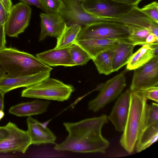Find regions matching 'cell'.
Returning <instances> with one entry per match:
<instances>
[{
  "mask_svg": "<svg viewBox=\"0 0 158 158\" xmlns=\"http://www.w3.org/2000/svg\"><path fill=\"white\" fill-rule=\"evenodd\" d=\"M108 122L107 116L104 114L77 122L64 123L69 135L63 142L55 144L54 149L58 151L105 153L110 143L102 135L101 130Z\"/></svg>",
  "mask_w": 158,
  "mask_h": 158,
  "instance_id": "1",
  "label": "cell"
},
{
  "mask_svg": "<svg viewBox=\"0 0 158 158\" xmlns=\"http://www.w3.org/2000/svg\"><path fill=\"white\" fill-rule=\"evenodd\" d=\"M130 106L120 143L128 153L135 150L137 140L145 128L147 99L140 90L131 91Z\"/></svg>",
  "mask_w": 158,
  "mask_h": 158,
  "instance_id": "2",
  "label": "cell"
},
{
  "mask_svg": "<svg viewBox=\"0 0 158 158\" xmlns=\"http://www.w3.org/2000/svg\"><path fill=\"white\" fill-rule=\"evenodd\" d=\"M0 63L8 78L51 72L52 69L34 55L12 48L6 47L0 51Z\"/></svg>",
  "mask_w": 158,
  "mask_h": 158,
  "instance_id": "3",
  "label": "cell"
},
{
  "mask_svg": "<svg viewBox=\"0 0 158 158\" xmlns=\"http://www.w3.org/2000/svg\"><path fill=\"white\" fill-rule=\"evenodd\" d=\"M75 89L57 79L48 77L21 92L23 97L36 98L64 102L70 97Z\"/></svg>",
  "mask_w": 158,
  "mask_h": 158,
  "instance_id": "4",
  "label": "cell"
},
{
  "mask_svg": "<svg viewBox=\"0 0 158 158\" xmlns=\"http://www.w3.org/2000/svg\"><path fill=\"white\" fill-rule=\"evenodd\" d=\"M130 34L128 28L122 23L100 22L82 28L76 40L94 38L129 40Z\"/></svg>",
  "mask_w": 158,
  "mask_h": 158,
  "instance_id": "5",
  "label": "cell"
},
{
  "mask_svg": "<svg viewBox=\"0 0 158 158\" xmlns=\"http://www.w3.org/2000/svg\"><path fill=\"white\" fill-rule=\"evenodd\" d=\"M62 0L64 5L59 13L63 17L67 25H78L82 28L100 22L121 23L118 19L102 18L89 14L83 8L80 0Z\"/></svg>",
  "mask_w": 158,
  "mask_h": 158,
  "instance_id": "6",
  "label": "cell"
},
{
  "mask_svg": "<svg viewBox=\"0 0 158 158\" xmlns=\"http://www.w3.org/2000/svg\"><path fill=\"white\" fill-rule=\"evenodd\" d=\"M81 5L87 12L99 17L118 19L135 6L113 0H82Z\"/></svg>",
  "mask_w": 158,
  "mask_h": 158,
  "instance_id": "7",
  "label": "cell"
},
{
  "mask_svg": "<svg viewBox=\"0 0 158 158\" xmlns=\"http://www.w3.org/2000/svg\"><path fill=\"white\" fill-rule=\"evenodd\" d=\"M126 85V77L121 73L104 83L100 92L88 103V109L96 112L114 100L121 94Z\"/></svg>",
  "mask_w": 158,
  "mask_h": 158,
  "instance_id": "8",
  "label": "cell"
},
{
  "mask_svg": "<svg viewBox=\"0 0 158 158\" xmlns=\"http://www.w3.org/2000/svg\"><path fill=\"white\" fill-rule=\"evenodd\" d=\"M31 7L22 2L12 6L4 24L6 35L18 37L29 25L31 18Z\"/></svg>",
  "mask_w": 158,
  "mask_h": 158,
  "instance_id": "9",
  "label": "cell"
},
{
  "mask_svg": "<svg viewBox=\"0 0 158 158\" xmlns=\"http://www.w3.org/2000/svg\"><path fill=\"white\" fill-rule=\"evenodd\" d=\"M158 85V56L134 70L131 91L144 89Z\"/></svg>",
  "mask_w": 158,
  "mask_h": 158,
  "instance_id": "10",
  "label": "cell"
},
{
  "mask_svg": "<svg viewBox=\"0 0 158 158\" xmlns=\"http://www.w3.org/2000/svg\"><path fill=\"white\" fill-rule=\"evenodd\" d=\"M31 144L27 131L20 129L14 124L9 136L0 141V153L19 152L24 154Z\"/></svg>",
  "mask_w": 158,
  "mask_h": 158,
  "instance_id": "11",
  "label": "cell"
},
{
  "mask_svg": "<svg viewBox=\"0 0 158 158\" xmlns=\"http://www.w3.org/2000/svg\"><path fill=\"white\" fill-rule=\"evenodd\" d=\"M131 91L127 90L118 98L112 110L107 117L116 130L123 131L127 122L130 103Z\"/></svg>",
  "mask_w": 158,
  "mask_h": 158,
  "instance_id": "12",
  "label": "cell"
},
{
  "mask_svg": "<svg viewBox=\"0 0 158 158\" xmlns=\"http://www.w3.org/2000/svg\"><path fill=\"white\" fill-rule=\"evenodd\" d=\"M41 31L39 41L47 36L58 38L64 29L66 23L59 13H44L40 14Z\"/></svg>",
  "mask_w": 158,
  "mask_h": 158,
  "instance_id": "13",
  "label": "cell"
},
{
  "mask_svg": "<svg viewBox=\"0 0 158 158\" xmlns=\"http://www.w3.org/2000/svg\"><path fill=\"white\" fill-rule=\"evenodd\" d=\"M27 123L31 144H55L56 137L46 126L31 116L27 117Z\"/></svg>",
  "mask_w": 158,
  "mask_h": 158,
  "instance_id": "14",
  "label": "cell"
},
{
  "mask_svg": "<svg viewBox=\"0 0 158 158\" xmlns=\"http://www.w3.org/2000/svg\"><path fill=\"white\" fill-rule=\"evenodd\" d=\"M50 72H45L14 78L3 77L0 80V90L4 94L22 87L27 88L50 77Z\"/></svg>",
  "mask_w": 158,
  "mask_h": 158,
  "instance_id": "15",
  "label": "cell"
},
{
  "mask_svg": "<svg viewBox=\"0 0 158 158\" xmlns=\"http://www.w3.org/2000/svg\"><path fill=\"white\" fill-rule=\"evenodd\" d=\"M36 57L50 66H75L70 55L69 48L53 49L37 54Z\"/></svg>",
  "mask_w": 158,
  "mask_h": 158,
  "instance_id": "16",
  "label": "cell"
},
{
  "mask_svg": "<svg viewBox=\"0 0 158 158\" xmlns=\"http://www.w3.org/2000/svg\"><path fill=\"white\" fill-rule=\"evenodd\" d=\"M118 19L124 25H132L147 29L158 39V23L143 13L137 6Z\"/></svg>",
  "mask_w": 158,
  "mask_h": 158,
  "instance_id": "17",
  "label": "cell"
},
{
  "mask_svg": "<svg viewBox=\"0 0 158 158\" xmlns=\"http://www.w3.org/2000/svg\"><path fill=\"white\" fill-rule=\"evenodd\" d=\"M123 40L94 38L76 40V44L83 48L92 60L99 53L116 46Z\"/></svg>",
  "mask_w": 158,
  "mask_h": 158,
  "instance_id": "18",
  "label": "cell"
},
{
  "mask_svg": "<svg viewBox=\"0 0 158 158\" xmlns=\"http://www.w3.org/2000/svg\"><path fill=\"white\" fill-rule=\"evenodd\" d=\"M50 102L37 99L19 103L11 107L9 113L18 117L30 116L46 111Z\"/></svg>",
  "mask_w": 158,
  "mask_h": 158,
  "instance_id": "19",
  "label": "cell"
},
{
  "mask_svg": "<svg viewBox=\"0 0 158 158\" xmlns=\"http://www.w3.org/2000/svg\"><path fill=\"white\" fill-rule=\"evenodd\" d=\"M158 43L143 45L133 53L127 64V69L134 70L148 62L158 55Z\"/></svg>",
  "mask_w": 158,
  "mask_h": 158,
  "instance_id": "20",
  "label": "cell"
},
{
  "mask_svg": "<svg viewBox=\"0 0 158 158\" xmlns=\"http://www.w3.org/2000/svg\"><path fill=\"white\" fill-rule=\"evenodd\" d=\"M135 45L128 40H123L114 48L113 72L117 71L127 64L132 55Z\"/></svg>",
  "mask_w": 158,
  "mask_h": 158,
  "instance_id": "21",
  "label": "cell"
},
{
  "mask_svg": "<svg viewBox=\"0 0 158 158\" xmlns=\"http://www.w3.org/2000/svg\"><path fill=\"white\" fill-rule=\"evenodd\" d=\"M158 138V123L146 127L136 143V151L140 152L156 142Z\"/></svg>",
  "mask_w": 158,
  "mask_h": 158,
  "instance_id": "22",
  "label": "cell"
},
{
  "mask_svg": "<svg viewBox=\"0 0 158 158\" xmlns=\"http://www.w3.org/2000/svg\"><path fill=\"white\" fill-rule=\"evenodd\" d=\"M115 47L99 53L92 60L99 74L108 75L113 72Z\"/></svg>",
  "mask_w": 158,
  "mask_h": 158,
  "instance_id": "23",
  "label": "cell"
},
{
  "mask_svg": "<svg viewBox=\"0 0 158 158\" xmlns=\"http://www.w3.org/2000/svg\"><path fill=\"white\" fill-rule=\"evenodd\" d=\"M81 28V27L78 25L66 24L62 32L57 38V44L55 48H68L74 44Z\"/></svg>",
  "mask_w": 158,
  "mask_h": 158,
  "instance_id": "24",
  "label": "cell"
},
{
  "mask_svg": "<svg viewBox=\"0 0 158 158\" xmlns=\"http://www.w3.org/2000/svg\"><path fill=\"white\" fill-rule=\"evenodd\" d=\"M129 30L130 34L128 39L135 46L146 44V40L151 33L147 29L131 24L124 25Z\"/></svg>",
  "mask_w": 158,
  "mask_h": 158,
  "instance_id": "25",
  "label": "cell"
},
{
  "mask_svg": "<svg viewBox=\"0 0 158 158\" xmlns=\"http://www.w3.org/2000/svg\"><path fill=\"white\" fill-rule=\"evenodd\" d=\"M69 48L71 58L75 66L84 65L91 59L89 54L78 44H74Z\"/></svg>",
  "mask_w": 158,
  "mask_h": 158,
  "instance_id": "26",
  "label": "cell"
},
{
  "mask_svg": "<svg viewBox=\"0 0 158 158\" xmlns=\"http://www.w3.org/2000/svg\"><path fill=\"white\" fill-rule=\"evenodd\" d=\"M158 123V105L152 102L151 105L147 104L145 126L147 127Z\"/></svg>",
  "mask_w": 158,
  "mask_h": 158,
  "instance_id": "27",
  "label": "cell"
},
{
  "mask_svg": "<svg viewBox=\"0 0 158 158\" xmlns=\"http://www.w3.org/2000/svg\"><path fill=\"white\" fill-rule=\"evenodd\" d=\"M47 13H59L63 7L62 0H40Z\"/></svg>",
  "mask_w": 158,
  "mask_h": 158,
  "instance_id": "28",
  "label": "cell"
},
{
  "mask_svg": "<svg viewBox=\"0 0 158 158\" xmlns=\"http://www.w3.org/2000/svg\"><path fill=\"white\" fill-rule=\"evenodd\" d=\"M139 10L150 19L158 23V3L157 2H152Z\"/></svg>",
  "mask_w": 158,
  "mask_h": 158,
  "instance_id": "29",
  "label": "cell"
},
{
  "mask_svg": "<svg viewBox=\"0 0 158 158\" xmlns=\"http://www.w3.org/2000/svg\"><path fill=\"white\" fill-rule=\"evenodd\" d=\"M141 91L147 99L151 100L157 103L158 102V86L151 87Z\"/></svg>",
  "mask_w": 158,
  "mask_h": 158,
  "instance_id": "30",
  "label": "cell"
},
{
  "mask_svg": "<svg viewBox=\"0 0 158 158\" xmlns=\"http://www.w3.org/2000/svg\"><path fill=\"white\" fill-rule=\"evenodd\" d=\"M14 124L10 122L5 126H0V141L5 139L9 136Z\"/></svg>",
  "mask_w": 158,
  "mask_h": 158,
  "instance_id": "31",
  "label": "cell"
},
{
  "mask_svg": "<svg viewBox=\"0 0 158 158\" xmlns=\"http://www.w3.org/2000/svg\"><path fill=\"white\" fill-rule=\"evenodd\" d=\"M6 35L4 25L0 24V51L6 47Z\"/></svg>",
  "mask_w": 158,
  "mask_h": 158,
  "instance_id": "32",
  "label": "cell"
},
{
  "mask_svg": "<svg viewBox=\"0 0 158 158\" xmlns=\"http://www.w3.org/2000/svg\"><path fill=\"white\" fill-rule=\"evenodd\" d=\"M22 2L28 5L35 6L47 13V11L41 4L40 0H19Z\"/></svg>",
  "mask_w": 158,
  "mask_h": 158,
  "instance_id": "33",
  "label": "cell"
},
{
  "mask_svg": "<svg viewBox=\"0 0 158 158\" xmlns=\"http://www.w3.org/2000/svg\"><path fill=\"white\" fill-rule=\"evenodd\" d=\"M8 13L0 2V24H5Z\"/></svg>",
  "mask_w": 158,
  "mask_h": 158,
  "instance_id": "34",
  "label": "cell"
},
{
  "mask_svg": "<svg viewBox=\"0 0 158 158\" xmlns=\"http://www.w3.org/2000/svg\"><path fill=\"white\" fill-rule=\"evenodd\" d=\"M120 3L133 6H137L142 0H113Z\"/></svg>",
  "mask_w": 158,
  "mask_h": 158,
  "instance_id": "35",
  "label": "cell"
},
{
  "mask_svg": "<svg viewBox=\"0 0 158 158\" xmlns=\"http://www.w3.org/2000/svg\"><path fill=\"white\" fill-rule=\"evenodd\" d=\"M0 2L2 4L6 11L9 13L12 6L11 0H0Z\"/></svg>",
  "mask_w": 158,
  "mask_h": 158,
  "instance_id": "36",
  "label": "cell"
},
{
  "mask_svg": "<svg viewBox=\"0 0 158 158\" xmlns=\"http://www.w3.org/2000/svg\"><path fill=\"white\" fill-rule=\"evenodd\" d=\"M158 39H157L154 35L151 33L147 37L146 40V44H152L154 43H158Z\"/></svg>",
  "mask_w": 158,
  "mask_h": 158,
  "instance_id": "37",
  "label": "cell"
},
{
  "mask_svg": "<svg viewBox=\"0 0 158 158\" xmlns=\"http://www.w3.org/2000/svg\"><path fill=\"white\" fill-rule=\"evenodd\" d=\"M5 94L0 90V111H3L4 109V98Z\"/></svg>",
  "mask_w": 158,
  "mask_h": 158,
  "instance_id": "38",
  "label": "cell"
},
{
  "mask_svg": "<svg viewBox=\"0 0 158 158\" xmlns=\"http://www.w3.org/2000/svg\"><path fill=\"white\" fill-rule=\"evenodd\" d=\"M6 74L4 70V69L0 63V77H6Z\"/></svg>",
  "mask_w": 158,
  "mask_h": 158,
  "instance_id": "39",
  "label": "cell"
},
{
  "mask_svg": "<svg viewBox=\"0 0 158 158\" xmlns=\"http://www.w3.org/2000/svg\"><path fill=\"white\" fill-rule=\"evenodd\" d=\"M4 115V113L3 111H0V121L1 119L3 118Z\"/></svg>",
  "mask_w": 158,
  "mask_h": 158,
  "instance_id": "40",
  "label": "cell"
},
{
  "mask_svg": "<svg viewBox=\"0 0 158 158\" xmlns=\"http://www.w3.org/2000/svg\"><path fill=\"white\" fill-rule=\"evenodd\" d=\"M2 77H0V80L2 79Z\"/></svg>",
  "mask_w": 158,
  "mask_h": 158,
  "instance_id": "41",
  "label": "cell"
},
{
  "mask_svg": "<svg viewBox=\"0 0 158 158\" xmlns=\"http://www.w3.org/2000/svg\"><path fill=\"white\" fill-rule=\"evenodd\" d=\"M81 1L82 0H80Z\"/></svg>",
  "mask_w": 158,
  "mask_h": 158,
  "instance_id": "42",
  "label": "cell"
}]
</instances>
